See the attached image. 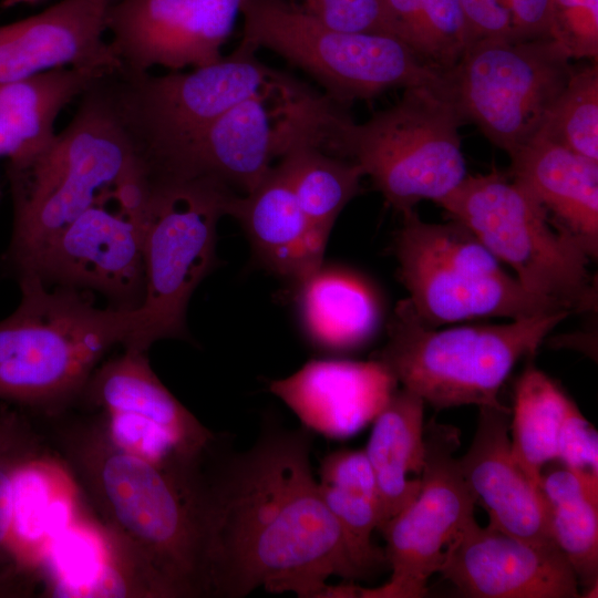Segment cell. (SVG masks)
Listing matches in <instances>:
<instances>
[{"label":"cell","instance_id":"f546056e","mask_svg":"<svg viewBox=\"0 0 598 598\" xmlns=\"http://www.w3.org/2000/svg\"><path fill=\"white\" fill-rule=\"evenodd\" d=\"M279 162L302 214L318 236L328 241L339 214L361 192V167L310 140L296 144Z\"/></svg>","mask_w":598,"mask_h":598},{"label":"cell","instance_id":"cb8c5ba5","mask_svg":"<svg viewBox=\"0 0 598 598\" xmlns=\"http://www.w3.org/2000/svg\"><path fill=\"white\" fill-rule=\"evenodd\" d=\"M295 286L301 327L318 348L352 350L377 331L381 319L379 299L355 274L322 264Z\"/></svg>","mask_w":598,"mask_h":598},{"label":"cell","instance_id":"ba28073f","mask_svg":"<svg viewBox=\"0 0 598 598\" xmlns=\"http://www.w3.org/2000/svg\"><path fill=\"white\" fill-rule=\"evenodd\" d=\"M257 51L241 40L227 56L189 72L152 75L121 68L101 76L152 173L171 166L224 113L280 74Z\"/></svg>","mask_w":598,"mask_h":598},{"label":"cell","instance_id":"52a82bcc","mask_svg":"<svg viewBox=\"0 0 598 598\" xmlns=\"http://www.w3.org/2000/svg\"><path fill=\"white\" fill-rule=\"evenodd\" d=\"M436 203L509 266L526 290L557 301L570 312L596 310L590 255L513 178L497 171L466 175Z\"/></svg>","mask_w":598,"mask_h":598},{"label":"cell","instance_id":"603a6c76","mask_svg":"<svg viewBox=\"0 0 598 598\" xmlns=\"http://www.w3.org/2000/svg\"><path fill=\"white\" fill-rule=\"evenodd\" d=\"M511 178L571 234L591 258L598 249V161L542 137L509 154Z\"/></svg>","mask_w":598,"mask_h":598},{"label":"cell","instance_id":"5bb4252c","mask_svg":"<svg viewBox=\"0 0 598 598\" xmlns=\"http://www.w3.org/2000/svg\"><path fill=\"white\" fill-rule=\"evenodd\" d=\"M460 431L431 419L424 424V465L414 501L379 530L391 576L380 587H352V597L420 598L447 545L474 518L476 499L454 456Z\"/></svg>","mask_w":598,"mask_h":598},{"label":"cell","instance_id":"8d00e7d4","mask_svg":"<svg viewBox=\"0 0 598 598\" xmlns=\"http://www.w3.org/2000/svg\"><path fill=\"white\" fill-rule=\"evenodd\" d=\"M597 431L576 404L569 410L557 439L556 458L566 467L598 475Z\"/></svg>","mask_w":598,"mask_h":598},{"label":"cell","instance_id":"d590c367","mask_svg":"<svg viewBox=\"0 0 598 598\" xmlns=\"http://www.w3.org/2000/svg\"><path fill=\"white\" fill-rule=\"evenodd\" d=\"M33 454L34 443L24 432L0 448V580L17 568L11 554L14 477L20 464Z\"/></svg>","mask_w":598,"mask_h":598},{"label":"cell","instance_id":"d6a6232c","mask_svg":"<svg viewBox=\"0 0 598 598\" xmlns=\"http://www.w3.org/2000/svg\"><path fill=\"white\" fill-rule=\"evenodd\" d=\"M460 1L470 44L478 40L527 41L550 37L549 0Z\"/></svg>","mask_w":598,"mask_h":598},{"label":"cell","instance_id":"d6986e66","mask_svg":"<svg viewBox=\"0 0 598 598\" xmlns=\"http://www.w3.org/2000/svg\"><path fill=\"white\" fill-rule=\"evenodd\" d=\"M113 0H62L0 25V85L73 66L113 72L123 66L103 38Z\"/></svg>","mask_w":598,"mask_h":598},{"label":"cell","instance_id":"7c38bea8","mask_svg":"<svg viewBox=\"0 0 598 598\" xmlns=\"http://www.w3.org/2000/svg\"><path fill=\"white\" fill-rule=\"evenodd\" d=\"M337 104L327 94L280 72L224 113L157 177H206L250 192L296 144L320 146L321 128Z\"/></svg>","mask_w":598,"mask_h":598},{"label":"cell","instance_id":"2e32d148","mask_svg":"<svg viewBox=\"0 0 598 598\" xmlns=\"http://www.w3.org/2000/svg\"><path fill=\"white\" fill-rule=\"evenodd\" d=\"M115 441L159 463L202 458L216 442L163 384L146 352L124 349L93 371L82 393Z\"/></svg>","mask_w":598,"mask_h":598},{"label":"cell","instance_id":"6da1fadb","mask_svg":"<svg viewBox=\"0 0 598 598\" xmlns=\"http://www.w3.org/2000/svg\"><path fill=\"white\" fill-rule=\"evenodd\" d=\"M311 444L305 426L271 424L245 452L220 461L213 452L212 467L206 456L202 513L207 597L241 598L262 587L326 598L330 577L363 578L320 495Z\"/></svg>","mask_w":598,"mask_h":598},{"label":"cell","instance_id":"30bf717a","mask_svg":"<svg viewBox=\"0 0 598 598\" xmlns=\"http://www.w3.org/2000/svg\"><path fill=\"white\" fill-rule=\"evenodd\" d=\"M151 176L144 226V299L127 349L147 352L163 339L184 338L190 297L215 264L217 224L235 190L206 177Z\"/></svg>","mask_w":598,"mask_h":598},{"label":"cell","instance_id":"3957f363","mask_svg":"<svg viewBox=\"0 0 598 598\" xmlns=\"http://www.w3.org/2000/svg\"><path fill=\"white\" fill-rule=\"evenodd\" d=\"M143 162L100 76L61 133L35 153L8 161L12 231L6 261L16 276Z\"/></svg>","mask_w":598,"mask_h":598},{"label":"cell","instance_id":"7a4b0ae2","mask_svg":"<svg viewBox=\"0 0 598 598\" xmlns=\"http://www.w3.org/2000/svg\"><path fill=\"white\" fill-rule=\"evenodd\" d=\"M56 444L106 536L138 564L155 597H207L203 461L148 458L115 441L103 417L63 427Z\"/></svg>","mask_w":598,"mask_h":598},{"label":"cell","instance_id":"4fadbf2b","mask_svg":"<svg viewBox=\"0 0 598 598\" xmlns=\"http://www.w3.org/2000/svg\"><path fill=\"white\" fill-rule=\"evenodd\" d=\"M569 60L550 37L478 40L445 76L465 122L509 155L539 133L569 79Z\"/></svg>","mask_w":598,"mask_h":598},{"label":"cell","instance_id":"f1b7e54d","mask_svg":"<svg viewBox=\"0 0 598 598\" xmlns=\"http://www.w3.org/2000/svg\"><path fill=\"white\" fill-rule=\"evenodd\" d=\"M574 404L555 381L533 364L516 381L509 424L512 453L538 488L543 467L556 458L558 433Z\"/></svg>","mask_w":598,"mask_h":598},{"label":"cell","instance_id":"9a60e30c","mask_svg":"<svg viewBox=\"0 0 598 598\" xmlns=\"http://www.w3.org/2000/svg\"><path fill=\"white\" fill-rule=\"evenodd\" d=\"M112 190L54 237L18 279L33 276L47 286L97 291L113 308H140L147 215L120 204Z\"/></svg>","mask_w":598,"mask_h":598},{"label":"cell","instance_id":"8992f818","mask_svg":"<svg viewBox=\"0 0 598 598\" xmlns=\"http://www.w3.org/2000/svg\"><path fill=\"white\" fill-rule=\"evenodd\" d=\"M569 315L557 311L501 324L437 329L424 323L406 298L398 302L388 340L371 359L436 410L467 404L499 408L504 406L499 389L515 364L534 354Z\"/></svg>","mask_w":598,"mask_h":598},{"label":"cell","instance_id":"7402d4cb","mask_svg":"<svg viewBox=\"0 0 598 598\" xmlns=\"http://www.w3.org/2000/svg\"><path fill=\"white\" fill-rule=\"evenodd\" d=\"M228 216L241 225L264 267L295 285L323 264L327 241L302 214L279 161L250 192L235 194Z\"/></svg>","mask_w":598,"mask_h":598},{"label":"cell","instance_id":"5b68a950","mask_svg":"<svg viewBox=\"0 0 598 598\" xmlns=\"http://www.w3.org/2000/svg\"><path fill=\"white\" fill-rule=\"evenodd\" d=\"M465 123L444 72L441 82L404 89L396 104L361 124L336 107L320 146L359 165L402 214L421 200H440L466 177L458 134Z\"/></svg>","mask_w":598,"mask_h":598},{"label":"cell","instance_id":"d4e9b609","mask_svg":"<svg viewBox=\"0 0 598 598\" xmlns=\"http://www.w3.org/2000/svg\"><path fill=\"white\" fill-rule=\"evenodd\" d=\"M424 405L412 391L395 389L374 417L364 450L374 474L381 523L398 515L416 497L424 465Z\"/></svg>","mask_w":598,"mask_h":598},{"label":"cell","instance_id":"836d02e7","mask_svg":"<svg viewBox=\"0 0 598 598\" xmlns=\"http://www.w3.org/2000/svg\"><path fill=\"white\" fill-rule=\"evenodd\" d=\"M550 37L570 59L598 56V0H549Z\"/></svg>","mask_w":598,"mask_h":598},{"label":"cell","instance_id":"277c9868","mask_svg":"<svg viewBox=\"0 0 598 598\" xmlns=\"http://www.w3.org/2000/svg\"><path fill=\"white\" fill-rule=\"evenodd\" d=\"M20 301L0 319V399L58 410L80 396L104 354L127 348L138 309L100 308L83 290L18 279Z\"/></svg>","mask_w":598,"mask_h":598},{"label":"cell","instance_id":"484cf974","mask_svg":"<svg viewBox=\"0 0 598 598\" xmlns=\"http://www.w3.org/2000/svg\"><path fill=\"white\" fill-rule=\"evenodd\" d=\"M106 73L63 66L0 85V157L12 161L44 147L60 112Z\"/></svg>","mask_w":598,"mask_h":598},{"label":"cell","instance_id":"ac0fdd59","mask_svg":"<svg viewBox=\"0 0 598 598\" xmlns=\"http://www.w3.org/2000/svg\"><path fill=\"white\" fill-rule=\"evenodd\" d=\"M437 573L464 597H579L578 579L557 546L482 527L475 518L447 545Z\"/></svg>","mask_w":598,"mask_h":598},{"label":"cell","instance_id":"f35d334b","mask_svg":"<svg viewBox=\"0 0 598 598\" xmlns=\"http://www.w3.org/2000/svg\"><path fill=\"white\" fill-rule=\"evenodd\" d=\"M38 1H41V0H2L1 1V7L10 8V7H14V6H18V4L35 3Z\"/></svg>","mask_w":598,"mask_h":598},{"label":"cell","instance_id":"e0dca14e","mask_svg":"<svg viewBox=\"0 0 598 598\" xmlns=\"http://www.w3.org/2000/svg\"><path fill=\"white\" fill-rule=\"evenodd\" d=\"M238 14L240 0H115L106 27L123 69L179 71L221 59Z\"/></svg>","mask_w":598,"mask_h":598},{"label":"cell","instance_id":"4dcf8cb0","mask_svg":"<svg viewBox=\"0 0 598 598\" xmlns=\"http://www.w3.org/2000/svg\"><path fill=\"white\" fill-rule=\"evenodd\" d=\"M393 35L424 62L447 72L470 45L460 0H383Z\"/></svg>","mask_w":598,"mask_h":598},{"label":"cell","instance_id":"ab89813d","mask_svg":"<svg viewBox=\"0 0 598 598\" xmlns=\"http://www.w3.org/2000/svg\"><path fill=\"white\" fill-rule=\"evenodd\" d=\"M0 196H1V190H0Z\"/></svg>","mask_w":598,"mask_h":598},{"label":"cell","instance_id":"8fae6325","mask_svg":"<svg viewBox=\"0 0 598 598\" xmlns=\"http://www.w3.org/2000/svg\"><path fill=\"white\" fill-rule=\"evenodd\" d=\"M240 16L241 40L279 54L342 106L444 79L396 38L331 29L287 0H240Z\"/></svg>","mask_w":598,"mask_h":598},{"label":"cell","instance_id":"4316f807","mask_svg":"<svg viewBox=\"0 0 598 598\" xmlns=\"http://www.w3.org/2000/svg\"><path fill=\"white\" fill-rule=\"evenodd\" d=\"M318 487L337 520L349 554L362 577L386 564L384 550L371 535L381 523L375 478L364 450L340 448L326 455L319 468Z\"/></svg>","mask_w":598,"mask_h":598},{"label":"cell","instance_id":"83f0119b","mask_svg":"<svg viewBox=\"0 0 598 598\" xmlns=\"http://www.w3.org/2000/svg\"><path fill=\"white\" fill-rule=\"evenodd\" d=\"M551 537L587 589L598 580V475L568 467L542 475Z\"/></svg>","mask_w":598,"mask_h":598},{"label":"cell","instance_id":"74e56055","mask_svg":"<svg viewBox=\"0 0 598 598\" xmlns=\"http://www.w3.org/2000/svg\"><path fill=\"white\" fill-rule=\"evenodd\" d=\"M17 423L12 416L0 417V448L23 432Z\"/></svg>","mask_w":598,"mask_h":598},{"label":"cell","instance_id":"e575fe53","mask_svg":"<svg viewBox=\"0 0 598 598\" xmlns=\"http://www.w3.org/2000/svg\"><path fill=\"white\" fill-rule=\"evenodd\" d=\"M287 1L322 24L338 31L394 37L383 0Z\"/></svg>","mask_w":598,"mask_h":598},{"label":"cell","instance_id":"ffe728a7","mask_svg":"<svg viewBox=\"0 0 598 598\" xmlns=\"http://www.w3.org/2000/svg\"><path fill=\"white\" fill-rule=\"evenodd\" d=\"M477 426L466 453L458 458L461 473L488 514V524L523 540L556 546L549 509L516 463L509 440L511 410L480 406Z\"/></svg>","mask_w":598,"mask_h":598},{"label":"cell","instance_id":"9c48e42d","mask_svg":"<svg viewBox=\"0 0 598 598\" xmlns=\"http://www.w3.org/2000/svg\"><path fill=\"white\" fill-rule=\"evenodd\" d=\"M394 239L399 277L415 315L436 327L485 317L511 320L568 311L561 303L526 290L460 221H423L402 213Z\"/></svg>","mask_w":598,"mask_h":598},{"label":"cell","instance_id":"44dd1931","mask_svg":"<svg viewBox=\"0 0 598 598\" xmlns=\"http://www.w3.org/2000/svg\"><path fill=\"white\" fill-rule=\"evenodd\" d=\"M398 382L377 360L315 359L269 391L311 432L344 439L372 422Z\"/></svg>","mask_w":598,"mask_h":598},{"label":"cell","instance_id":"1f68e13d","mask_svg":"<svg viewBox=\"0 0 598 598\" xmlns=\"http://www.w3.org/2000/svg\"><path fill=\"white\" fill-rule=\"evenodd\" d=\"M536 137L598 161L597 62L573 66L563 92Z\"/></svg>","mask_w":598,"mask_h":598}]
</instances>
